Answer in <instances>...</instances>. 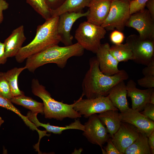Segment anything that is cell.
<instances>
[{
  "mask_svg": "<svg viewBox=\"0 0 154 154\" xmlns=\"http://www.w3.org/2000/svg\"><path fill=\"white\" fill-rule=\"evenodd\" d=\"M47 5L51 10H54L59 7L65 0H45Z\"/></svg>",
  "mask_w": 154,
  "mask_h": 154,
  "instance_id": "cell-35",
  "label": "cell"
},
{
  "mask_svg": "<svg viewBox=\"0 0 154 154\" xmlns=\"http://www.w3.org/2000/svg\"><path fill=\"white\" fill-rule=\"evenodd\" d=\"M126 0L129 2L134 0Z\"/></svg>",
  "mask_w": 154,
  "mask_h": 154,
  "instance_id": "cell-42",
  "label": "cell"
},
{
  "mask_svg": "<svg viewBox=\"0 0 154 154\" xmlns=\"http://www.w3.org/2000/svg\"><path fill=\"white\" fill-rule=\"evenodd\" d=\"M91 0H65L56 9L51 10L52 17L59 16L66 12L81 11L84 7H88Z\"/></svg>",
  "mask_w": 154,
  "mask_h": 154,
  "instance_id": "cell-21",
  "label": "cell"
},
{
  "mask_svg": "<svg viewBox=\"0 0 154 154\" xmlns=\"http://www.w3.org/2000/svg\"><path fill=\"white\" fill-rule=\"evenodd\" d=\"M107 142V144L104 149L105 154H123L116 148L111 139L109 138Z\"/></svg>",
  "mask_w": 154,
  "mask_h": 154,
  "instance_id": "cell-33",
  "label": "cell"
},
{
  "mask_svg": "<svg viewBox=\"0 0 154 154\" xmlns=\"http://www.w3.org/2000/svg\"><path fill=\"white\" fill-rule=\"evenodd\" d=\"M90 67L83 80L82 94L87 98L106 96L114 86L129 78L127 73L122 69L117 73L109 76L103 74L100 70L96 57L89 60Z\"/></svg>",
  "mask_w": 154,
  "mask_h": 154,
  "instance_id": "cell-1",
  "label": "cell"
},
{
  "mask_svg": "<svg viewBox=\"0 0 154 154\" xmlns=\"http://www.w3.org/2000/svg\"><path fill=\"white\" fill-rule=\"evenodd\" d=\"M9 3L5 0H0V24L3 20V12L9 8Z\"/></svg>",
  "mask_w": 154,
  "mask_h": 154,
  "instance_id": "cell-37",
  "label": "cell"
},
{
  "mask_svg": "<svg viewBox=\"0 0 154 154\" xmlns=\"http://www.w3.org/2000/svg\"><path fill=\"white\" fill-rule=\"evenodd\" d=\"M142 73L144 76H154V59L143 69Z\"/></svg>",
  "mask_w": 154,
  "mask_h": 154,
  "instance_id": "cell-34",
  "label": "cell"
},
{
  "mask_svg": "<svg viewBox=\"0 0 154 154\" xmlns=\"http://www.w3.org/2000/svg\"><path fill=\"white\" fill-rule=\"evenodd\" d=\"M26 39L23 25H21L14 29L3 42L7 57H15L22 47Z\"/></svg>",
  "mask_w": 154,
  "mask_h": 154,
  "instance_id": "cell-17",
  "label": "cell"
},
{
  "mask_svg": "<svg viewBox=\"0 0 154 154\" xmlns=\"http://www.w3.org/2000/svg\"><path fill=\"white\" fill-rule=\"evenodd\" d=\"M4 122V120L2 119L1 117H0V127Z\"/></svg>",
  "mask_w": 154,
  "mask_h": 154,
  "instance_id": "cell-41",
  "label": "cell"
},
{
  "mask_svg": "<svg viewBox=\"0 0 154 154\" xmlns=\"http://www.w3.org/2000/svg\"><path fill=\"white\" fill-rule=\"evenodd\" d=\"M117 110H109L99 114L98 116L112 137L119 129L121 121Z\"/></svg>",
  "mask_w": 154,
  "mask_h": 154,
  "instance_id": "cell-20",
  "label": "cell"
},
{
  "mask_svg": "<svg viewBox=\"0 0 154 154\" xmlns=\"http://www.w3.org/2000/svg\"><path fill=\"white\" fill-rule=\"evenodd\" d=\"M10 100L0 96V107L13 111L17 114L23 120L25 124L30 127L33 125L32 123L30 121L26 116H23L20 112L13 104Z\"/></svg>",
  "mask_w": 154,
  "mask_h": 154,
  "instance_id": "cell-27",
  "label": "cell"
},
{
  "mask_svg": "<svg viewBox=\"0 0 154 154\" xmlns=\"http://www.w3.org/2000/svg\"><path fill=\"white\" fill-rule=\"evenodd\" d=\"M26 2L45 20L52 17L51 10L45 0H26Z\"/></svg>",
  "mask_w": 154,
  "mask_h": 154,
  "instance_id": "cell-26",
  "label": "cell"
},
{
  "mask_svg": "<svg viewBox=\"0 0 154 154\" xmlns=\"http://www.w3.org/2000/svg\"><path fill=\"white\" fill-rule=\"evenodd\" d=\"M149 0H134L129 2V13L130 15L145 9L147 2Z\"/></svg>",
  "mask_w": 154,
  "mask_h": 154,
  "instance_id": "cell-29",
  "label": "cell"
},
{
  "mask_svg": "<svg viewBox=\"0 0 154 154\" xmlns=\"http://www.w3.org/2000/svg\"><path fill=\"white\" fill-rule=\"evenodd\" d=\"M145 6L152 18L154 20V0H149L147 2Z\"/></svg>",
  "mask_w": 154,
  "mask_h": 154,
  "instance_id": "cell-38",
  "label": "cell"
},
{
  "mask_svg": "<svg viewBox=\"0 0 154 154\" xmlns=\"http://www.w3.org/2000/svg\"><path fill=\"white\" fill-rule=\"evenodd\" d=\"M84 125L83 135L91 143L98 145L101 148L109 138L110 135L106 127L102 123L96 114L88 117Z\"/></svg>",
  "mask_w": 154,
  "mask_h": 154,
  "instance_id": "cell-10",
  "label": "cell"
},
{
  "mask_svg": "<svg viewBox=\"0 0 154 154\" xmlns=\"http://www.w3.org/2000/svg\"><path fill=\"white\" fill-rule=\"evenodd\" d=\"M84 50L77 42L65 46L54 45L27 58L25 66L32 73L39 67L50 63H55L59 68H63L70 58L82 56Z\"/></svg>",
  "mask_w": 154,
  "mask_h": 154,
  "instance_id": "cell-3",
  "label": "cell"
},
{
  "mask_svg": "<svg viewBox=\"0 0 154 154\" xmlns=\"http://www.w3.org/2000/svg\"><path fill=\"white\" fill-rule=\"evenodd\" d=\"M134 126L121 122L120 126L111 137L114 144L123 154L125 150L137 138L140 133Z\"/></svg>",
  "mask_w": 154,
  "mask_h": 154,
  "instance_id": "cell-12",
  "label": "cell"
},
{
  "mask_svg": "<svg viewBox=\"0 0 154 154\" xmlns=\"http://www.w3.org/2000/svg\"><path fill=\"white\" fill-rule=\"evenodd\" d=\"M138 84L147 88H154V76H145L137 80Z\"/></svg>",
  "mask_w": 154,
  "mask_h": 154,
  "instance_id": "cell-31",
  "label": "cell"
},
{
  "mask_svg": "<svg viewBox=\"0 0 154 154\" xmlns=\"http://www.w3.org/2000/svg\"><path fill=\"white\" fill-rule=\"evenodd\" d=\"M127 90L124 81L114 86L106 96L113 105L122 112L129 108L127 99Z\"/></svg>",
  "mask_w": 154,
  "mask_h": 154,
  "instance_id": "cell-18",
  "label": "cell"
},
{
  "mask_svg": "<svg viewBox=\"0 0 154 154\" xmlns=\"http://www.w3.org/2000/svg\"><path fill=\"white\" fill-rule=\"evenodd\" d=\"M112 0H91L88 7L89 12L86 17L87 21L101 26L107 18Z\"/></svg>",
  "mask_w": 154,
  "mask_h": 154,
  "instance_id": "cell-16",
  "label": "cell"
},
{
  "mask_svg": "<svg viewBox=\"0 0 154 154\" xmlns=\"http://www.w3.org/2000/svg\"><path fill=\"white\" fill-rule=\"evenodd\" d=\"M127 96L131 100L132 108L139 112L142 111L145 105L149 103V99L154 88L141 90L136 87V84L132 79L130 80L126 85Z\"/></svg>",
  "mask_w": 154,
  "mask_h": 154,
  "instance_id": "cell-15",
  "label": "cell"
},
{
  "mask_svg": "<svg viewBox=\"0 0 154 154\" xmlns=\"http://www.w3.org/2000/svg\"><path fill=\"white\" fill-rule=\"evenodd\" d=\"M0 96L10 100L13 96L3 72H0Z\"/></svg>",
  "mask_w": 154,
  "mask_h": 154,
  "instance_id": "cell-28",
  "label": "cell"
},
{
  "mask_svg": "<svg viewBox=\"0 0 154 154\" xmlns=\"http://www.w3.org/2000/svg\"><path fill=\"white\" fill-rule=\"evenodd\" d=\"M148 143L151 153L154 154V131L148 137Z\"/></svg>",
  "mask_w": 154,
  "mask_h": 154,
  "instance_id": "cell-39",
  "label": "cell"
},
{
  "mask_svg": "<svg viewBox=\"0 0 154 154\" xmlns=\"http://www.w3.org/2000/svg\"><path fill=\"white\" fill-rule=\"evenodd\" d=\"M111 54L119 62H125L133 60L134 57L132 52L129 45L125 43L120 44H114L110 46Z\"/></svg>",
  "mask_w": 154,
  "mask_h": 154,
  "instance_id": "cell-25",
  "label": "cell"
},
{
  "mask_svg": "<svg viewBox=\"0 0 154 154\" xmlns=\"http://www.w3.org/2000/svg\"><path fill=\"white\" fill-rule=\"evenodd\" d=\"M7 58L5 53L4 44L0 41V65L5 64Z\"/></svg>",
  "mask_w": 154,
  "mask_h": 154,
  "instance_id": "cell-36",
  "label": "cell"
},
{
  "mask_svg": "<svg viewBox=\"0 0 154 154\" xmlns=\"http://www.w3.org/2000/svg\"><path fill=\"white\" fill-rule=\"evenodd\" d=\"M59 17L58 16L52 17L37 27L33 39L22 47L15 56L17 62L22 63L30 56L58 45L61 42L57 30Z\"/></svg>",
  "mask_w": 154,
  "mask_h": 154,
  "instance_id": "cell-2",
  "label": "cell"
},
{
  "mask_svg": "<svg viewBox=\"0 0 154 154\" xmlns=\"http://www.w3.org/2000/svg\"><path fill=\"white\" fill-rule=\"evenodd\" d=\"M110 46L108 43L101 44L96 54L100 71L105 74L111 76L117 73L120 70L118 67L119 62L110 52Z\"/></svg>",
  "mask_w": 154,
  "mask_h": 154,
  "instance_id": "cell-14",
  "label": "cell"
},
{
  "mask_svg": "<svg viewBox=\"0 0 154 154\" xmlns=\"http://www.w3.org/2000/svg\"><path fill=\"white\" fill-rule=\"evenodd\" d=\"M31 88L33 93L43 102L44 114L45 118L61 121L67 117L76 119L81 117L73 109L74 102L69 104L55 100L38 79L34 78L32 80Z\"/></svg>",
  "mask_w": 154,
  "mask_h": 154,
  "instance_id": "cell-4",
  "label": "cell"
},
{
  "mask_svg": "<svg viewBox=\"0 0 154 154\" xmlns=\"http://www.w3.org/2000/svg\"><path fill=\"white\" fill-rule=\"evenodd\" d=\"M10 100L12 103L22 106L33 113L44 114L43 103L38 102L31 97L24 95L13 97Z\"/></svg>",
  "mask_w": 154,
  "mask_h": 154,
  "instance_id": "cell-22",
  "label": "cell"
},
{
  "mask_svg": "<svg viewBox=\"0 0 154 154\" xmlns=\"http://www.w3.org/2000/svg\"><path fill=\"white\" fill-rule=\"evenodd\" d=\"M119 116L121 122L134 126L147 137L154 131V121L132 108L119 113Z\"/></svg>",
  "mask_w": 154,
  "mask_h": 154,
  "instance_id": "cell-13",
  "label": "cell"
},
{
  "mask_svg": "<svg viewBox=\"0 0 154 154\" xmlns=\"http://www.w3.org/2000/svg\"><path fill=\"white\" fill-rule=\"evenodd\" d=\"M106 33V30L102 26L84 21L76 30L75 38L77 42L84 49L96 53Z\"/></svg>",
  "mask_w": 154,
  "mask_h": 154,
  "instance_id": "cell-5",
  "label": "cell"
},
{
  "mask_svg": "<svg viewBox=\"0 0 154 154\" xmlns=\"http://www.w3.org/2000/svg\"><path fill=\"white\" fill-rule=\"evenodd\" d=\"M125 154H151L148 137L140 132L135 140L125 150Z\"/></svg>",
  "mask_w": 154,
  "mask_h": 154,
  "instance_id": "cell-23",
  "label": "cell"
},
{
  "mask_svg": "<svg viewBox=\"0 0 154 154\" xmlns=\"http://www.w3.org/2000/svg\"><path fill=\"white\" fill-rule=\"evenodd\" d=\"M125 26L135 29L142 40L154 39V20L147 9L130 15Z\"/></svg>",
  "mask_w": 154,
  "mask_h": 154,
  "instance_id": "cell-9",
  "label": "cell"
},
{
  "mask_svg": "<svg viewBox=\"0 0 154 154\" xmlns=\"http://www.w3.org/2000/svg\"><path fill=\"white\" fill-rule=\"evenodd\" d=\"M149 103L154 104V91H153L150 98Z\"/></svg>",
  "mask_w": 154,
  "mask_h": 154,
  "instance_id": "cell-40",
  "label": "cell"
},
{
  "mask_svg": "<svg viewBox=\"0 0 154 154\" xmlns=\"http://www.w3.org/2000/svg\"><path fill=\"white\" fill-rule=\"evenodd\" d=\"M143 111L140 113L149 119L154 121V104L150 103L145 106Z\"/></svg>",
  "mask_w": 154,
  "mask_h": 154,
  "instance_id": "cell-32",
  "label": "cell"
},
{
  "mask_svg": "<svg viewBox=\"0 0 154 154\" xmlns=\"http://www.w3.org/2000/svg\"><path fill=\"white\" fill-rule=\"evenodd\" d=\"M37 113H34L29 111L26 116L28 120L34 124L36 127L41 126L44 127L47 132L54 134H60L62 131L68 129H76L84 131V125L82 124L79 119H75V121L68 125L64 127H59L51 125L49 123H44L40 122L38 119Z\"/></svg>",
  "mask_w": 154,
  "mask_h": 154,
  "instance_id": "cell-19",
  "label": "cell"
},
{
  "mask_svg": "<svg viewBox=\"0 0 154 154\" xmlns=\"http://www.w3.org/2000/svg\"><path fill=\"white\" fill-rule=\"evenodd\" d=\"M81 96L75 101L73 109L81 116L88 118L91 115L100 114L109 110L118 111L106 96L83 99Z\"/></svg>",
  "mask_w": 154,
  "mask_h": 154,
  "instance_id": "cell-8",
  "label": "cell"
},
{
  "mask_svg": "<svg viewBox=\"0 0 154 154\" xmlns=\"http://www.w3.org/2000/svg\"><path fill=\"white\" fill-rule=\"evenodd\" d=\"M89 12V10L85 13L81 11L74 12H66L59 16L57 30L60 36L61 42L65 46L73 44V37L70 31L74 23L79 18L86 17Z\"/></svg>",
  "mask_w": 154,
  "mask_h": 154,
  "instance_id": "cell-11",
  "label": "cell"
},
{
  "mask_svg": "<svg viewBox=\"0 0 154 154\" xmlns=\"http://www.w3.org/2000/svg\"><path fill=\"white\" fill-rule=\"evenodd\" d=\"M129 2L125 0H112L108 14L101 26L106 30L122 31L129 19Z\"/></svg>",
  "mask_w": 154,
  "mask_h": 154,
  "instance_id": "cell-6",
  "label": "cell"
},
{
  "mask_svg": "<svg viewBox=\"0 0 154 154\" xmlns=\"http://www.w3.org/2000/svg\"><path fill=\"white\" fill-rule=\"evenodd\" d=\"M126 41L132 52L134 62L147 66L154 59V39L142 40L133 34L128 36Z\"/></svg>",
  "mask_w": 154,
  "mask_h": 154,
  "instance_id": "cell-7",
  "label": "cell"
},
{
  "mask_svg": "<svg viewBox=\"0 0 154 154\" xmlns=\"http://www.w3.org/2000/svg\"><path fill=\"white\" fill-rule=\"evenodd\" d=\"M26 69L25 66L20 68L15 67L4 72L13 97L24 95V92L21 90L19 88L18 80L20 74Z\"/></svg>",
  "mask_w": 154,
  "mask_h": 154,
  "instance_id": "cell-24",
  "label": "cell"
},
{
  "mask_svg": "<svg viewBox=\"0 0 154 154\" xmlns=\"http://www.w3.org/2000/svg\"><path fill=\"white\" fill-rule=\"evenodd\" d=\"M125 38L123 33L121 31L117 30H113L110 36L111 42L114 44L116 45L122 44Z\"/></svg>",
  "mask_w": 154,
  "mask_h": 154,
  "instance_id": "cell-30",
  "label": "cell"
}]
</instances>
